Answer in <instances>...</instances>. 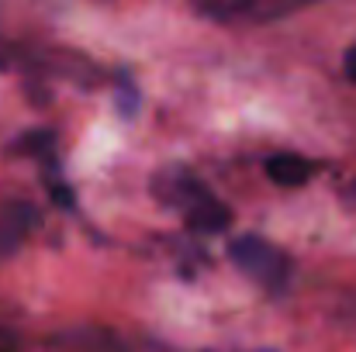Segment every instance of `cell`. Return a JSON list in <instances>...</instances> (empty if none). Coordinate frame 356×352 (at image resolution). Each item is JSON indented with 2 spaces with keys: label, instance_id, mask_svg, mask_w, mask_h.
I'll list each match as a JSON object with an SVG mask.
<instances>
[{
  "label": "cell",
  "instance_id": "cell-1",
  "mask_svg": "<svg viewBox=\"0 0 356 352\" xmlns=\"http://www.w3.org/2000/svg\"><path fill=\"white\" fill-rule=\"evenodd\" d=\"M152 190H156V197H159L166 208L180 211V218L187 221L191 232L218 235L232 225L229 204H222V201L208 190V183H201L194 173H187V169H180V166L163 169V173L152 180Z\"/></svg>",
  "mask_w": 356,
  "mask_h": 352
},
{
  "label": "cell",
  "instance_id": "cell-2",
  "mask_svg": "<svg viewBox=\"0 0 356 352\" xmlns=\"http://www.w3.org/2000/svg\"><path fill=\"white\" fill-rule=\"evenodd\" d=\"M229 255L238 269L256 280L263 290L270 294H284L287 283H291V255L284 249H277L273 242L259 238V235H238L236 242L229 245Z\"/></svg>",
  "mask_w": 356,
  "mask_h": 352
},
{
  "label": "cell",
  "instance_id": "cell-3",
  "mask_svg": "<svg viewBox=\"0 0 356 352\" xmlns=\"http://www.w3.org/2000/svg\"><path fill=\"white\" fill-rule=\"evenodd\" d=\"M315 0H194L197 14L218 24H266L280 21Z\"/></svg>",
  "mask_w": 356,
  "mask_h": 352
},
{
  "label": "cell",
  "instance_id": "cell-4",
  "mask_svg": "<svg viewBox=\"0 0 356 352\" xmlns=\"http://www.w3.org/2000/svg\"><path fill=\"white\" fill-rule=\"evenodd\" d=\"M38 221V211L28 201H3L0 204V259L14 255Z\"/></svg>",
  "mask_w": 356,
  "mask_h": 352
},
{
  "label": "cell",
  "instance_id": "cell-5",
  "mask_svg": "<svg viewBox=\"0 0 356 352\" xmlns=\"http://www.w3.org/2000/svg\"><path fill=\"white\" fill-rule=\"evenodd\" d=\"M266 176H270V183L273 187H280V190H298V187H305L312 176H315V162L308 159V156H298V152H277V156H270L266 159Z\"/></svg>",
  "mask_w": 356,
  "mask_h": 352
},
{
  "label": "cell",
  "instance_id": "cell-6",
  "mask_svg": "<svg viewBox=\"0 0 356 352\" xmlns=\"http://www.w3.org/2000/svg\"><path fill=\"white\" fill-rule=\"evenodd\" d=\"M10 152H14V156H31V159L42 166V162H49V159L59 156V138H56L52 128H35V131H24V135L10 145Z\"/></svg>",
  "mask_w": 356,
  "mask_h": 352
},
{
  "label": "cell",
  "instance_id": "cell-7",
  "mask_svg": "<svg viewBox=\"0 0 356 352\" xmlns=\"http://www.w3.org/2000/svg\"><path fill=\"white\" fill-rule=\"evenodd\" d=\"M115 104H118V115L124 117V121H131V117L138 115V108H142V90H138V83L131 80L128 69H121L118 73V83H115Z\"/></svg>",
  "mask_w": 356,
  "mask_h": 352
},
{
  "label": "cell",
  "instance_id": "cell-8",
  "mask_svg": "<svg viewBox=\"0 0 356 352\" xmlns=\"http://www.w3.org/2000/svg\"><path fill=\"white\" fill-rule=\"evenodd\" d=\"M17 66V49L7 42V38H0V73H7V69H14Z\"/></svg>",
  "mask_w": 356,
  "mask_h": 352
},
{
  "label": "cell",
  "instance_id": "cell-9",
  "mask_svg": "<svg viewBox=\"0 0 356 352\" xmlns=\"http://www.w3.org/2000/svg\"><path fill=\"white\" fill-rule=\"evenodd\" d=\"M343 69H346V76H350V80L356 83V45L350 49V52H346V62H343Z\"/></svg>",
  "mask_w": 356,
  "mask_h": 352
},
{
  "label": "cell",
  "instance_id": "cell-10",
  "mask_svg": "<svg viewBox=\"0 0 356 352\" xmlns=\"http://www.w3.org/2000/svg\"><path fill=\"white\" fill-rule=\"evenodd\" d=\"M346 201H350V204H353V208H356V180H353V183H350V190H346Z\"/></svg>",
  "mask_w": 356,
  "mask_h": 352
},
{
  "label": "cell",
  "instance_id": "cell-11",
  "mask_svg": "<svg viewBox=\"0 0 356 352\" xmlns=\"http://www.w3.org/2000/svg\"><path fill=\"white\" fill-rule=\"evenodd\" d=\"M0 352H14V349H0Z\"/></svg>",
  "mask_w": 356,
  "mask_h": 352
}]
</instances>
